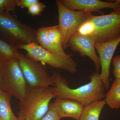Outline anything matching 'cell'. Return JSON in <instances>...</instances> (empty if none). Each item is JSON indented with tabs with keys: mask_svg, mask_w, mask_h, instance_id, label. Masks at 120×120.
Segmentation results:
<instances>
[{
	"mask_svg": "<svg viewBox=\"0 0 120 120\" xmlns=\"http://www.w3.org/2000/svg\"><path fill=\"white\" fill-rule=\"evenodd\" d=\"M51 77L56 98L75 100L85 106L102 100L105 97V85L98 72H94L90 76V82L75 89L70 88L67 80L56 71H54Z\"/></svg>",
	"mask_w": 120,
	"mask_h": 120,
	"instance_id": "cell-1",
	"label": "cell"
},
{
	"mask_svg": "<svg viewBox=\"0 0 120 120\" xmlns=\"http://www.w3.org/2000/svg\"><path fill=\"white\" fill-rule=\"evenodd\" d=\"M0 38L16 47L38 43L37 30L19 20L9 12L0 13Z\"/></svg>",
	"mask_w": 120,
	"mask_h": 120,
	"instance_id": "cell-2",
	"label": "cell"
},
{
	"mask_svg": "<svg viewBox=\"0 0 120 120\" xmlns=\"http://www.w3.org/2000/svg\"><path fill=\"white\" fill-rule=\"evenodd\" d=\"M56 97L54 87L30 89L26 98L20 101L18 117L41 120L49 110L50 101Z\"/></svg>",
	"mask_w": 120,
	"mask_h": 120,
	"instance_id": "cell-3",
	"label": "cell"
},
{
	"mask_svg": "<svg viewBox=\"0 0 120 120\" xmlns=\"http://www.w3.org/2000/svg\"><path fill=\"white\" fill-rule=\"evenodd\" d=\"M24 50L28 58L74 74L77 71V62L71 56L66 57L45 49L38 43H32L17 46Z\"/></svg>",
	"mask_w": 120,
	"mask_h": 120,
	"instance_id": "cell-4",
	"label": "cell"
},
{
	"mask_svg": "<svg viewBox=\"0 0 120 120\" xmlns=\"http://www.w3.org/2000/svg\"><path fill=\"white\" fill-rule=\"evenodd\" d=\"M3 64V90L20 101H23L30 88L20 67L18 58Z\"/></svg>",
	"mask_w": 120,
	"mask_h": 120,
	"instance_id": "cell-5",
	"label": "cell"
},
{
	"mask_svg": "<svg viewBox=\"0 0 120 120\" xmlns=\"http://www.w3.org/2000/svg\"><path fill=\"white\" fill-rule=\"evenodd\" d=\"M20 67L30 89L47 88L54 85L46 64L28 58L21 53L18 57Z\"/></svg>",
	"mask_w": 120,
	"mask_h": 120,
	"instance_id": "cell-6",
	"label": "cell"
},
{
	"mask_svg": "<svg viewBox=\"0 0 120 120\" xmlns=\"http://www.w3.org/2000/svg\"><path fill=\"white\" fill-rule=\"evenodd\" d=\"M87 18L95 27V43L107 42L120 38V9L101 15H94L90 13Z\"/></svg>",
	"mask_w": 120,
	"mask_h": 120,
	"instance_id": "cell-7",
	"label": "cell"
},
{
	"mask_svg": "<svg viewBox=\"0 0 120 120\" xmlns=\"http://www.w3.org/2000/svg\"><path fill=\"white\" fill-rule=\"evenodd\" d=\"M58 13V26L62 35L63 49L68 47V41L90 13L82 11H72L65 8L60 0H56Z\"/></svg>",
	"mask_w": 120,
	"mask_h": 120,
	"instance_id": "cell-8",
	"label": "cell"
},
{
	"mask_svg": "<svg viewBox=\"0 0 120 120\" xmlns=\"http://www.w3.org/2000/svg\"><path fill=\"white\" fill-rule=\"evenodd\" d=\"M120 43V38L103 43H96L95 48L99 55L101 71L100 77L105 85V88L110 86V68L113 56L117 47Z\"/></svg>",
	"mask_w": 120,
	"mask_h": 120,
	"instance_id": "cell-9",
	"label": "cell"
},
{
	"mask_svg": "<svg viewBox=\"0 0 120 120\" xmlns=\"http://www.w3.org/2000/svg\"><path fill=\"white\" fill-rule=\"evenodd\" d=\"M95 41L93 39L75 34L68 41V47L72 50L77 52L83 57L87 56L94 63L96 71L98 72L101 67L99 57L97 55L95 48Z\"/></svg>",
	"mask_w": 120,
	"mask_h": 120,
	"instance_id": "cell-10",
	"label": "cell"
},
{
	"mask_svg": "<svg viewBox=\"0 0 120 120\" xmlns=\"http://www.w3.org/2000/svg\"><path fill=\"white\" fill-rule=\"evenodd\" d=\"M66 8L72 11H82L87 13L96 12L103 14L101 11L105 8L112 9L116 11L117 4L114 1H103L99 0H60Z\"/></svg>",
	"mask_w": 120,
	"mask_h": 120,
	"instance_id": "cell-11",
	"label": "cell"
},
{
	"mask_svg": "<svg viewBox=\"0 0 120 120\" xmlns=\"http://www.w3.org/2000/svg\"><path fill=\"white\" fill-rule=\"evenodd\" d=\"M54 103L60 119L70 117L79 120L84 107L81 102L73 99L56 98Z\"/></svg>",
	"mask_w": 120,
	"mask_h": 120,
	"instance_id": "cell-12",
	"label": "cell"
},
{
	"mask_svg": "<svg viewBox=\"0 0 120 120\" xmlns=\"http://www.w3.org/2000/svg\"><path fill=\"white\" fill-rule=\"evenodd\" d=\"M47 39L50 51L66 57L71 56L67 54L63 49L62 35L58 25L47 27Z\"/></svg>",
	"mask_w": 120,
	"mask_h": 120,
	"instance_id": "cell-13",
	"label": "cell"
},
{
	"mask_svg": "<svg viewBox=\"0 0 120 120\" xmlns=\"http://www.w3.org/2000/svg\"><path fill=\"white\" fill-rule=\"evenodd\" d=\"M12 96L0 89V120H19L13 113L11 105Z\"/></svg>",
	"mask_w": 120,
	"mask_h": 120,
	"instance_id": "cell-14",
	"label": "cell"
},
{
	"mask_svg": "<svg viewBox=\"0 0 120 120\" xmlns=\"http://www.w3.org/2000/svg\"><path fill=\"white\" fill-rule=\"evenodd\" d=\"M106 104L105 99L85 106L79 120H99L101 112Z\"/></svg>",
	"mask_w": 120,
	"mask_h": 120,
	"instance_id": "cell-15",
	"label": "cell"
},
{
	"mask_svg": "<svg viewBox=\"0 0 120 120\" xmlns=\"http://www.w3.org/2000/svg\"><path fill=\"white\" fill-rule=\"evenodd\" d=\"M105 100L112 109L120 108V79L114 80L112 87L105 94Z\"/></svg>",
	"mask_w": 120,
	"mask_h": 120,
	"instance_id": "cell-16",
	"label": "cell"
},
{
	"mask_svg": "<svg viewBox=\"0 0 120 120\" xmlns=\"http://www.w3.org/2000/svg\"><path fill=\"white\" fill-rule=\"evenodd\" d=\"M19 53L16 47L0 38V61L2 63L17 58Z\"/></svg>",
	"mask_w": 120,
	"mask_h": 120,
	"instance_id": "cell-17",
	"label": "cell"
},
{
	"mask_svg": "<svg viewBox=\"0 0 120 120\" xmlns=\"http://www.w3.org/2000/svg\"><path fill=\"white\" fill-rule=\"evenodd\" d=\"M87 16L75 33L79 35L93 39L95 41L96 35L95 27L92 22L88 19Z\"/></svg>",
	"mask_w": 120,
	"mask_h": 120,
	"instance_id": "cell-18",
	"label": "cell"
},
{
	"mask_svg": "<svg viewBox=\"0 0 120 120\" xmlns=\"http://www.w3.org/2000/svg\"><path fill=\"white\" fill-rule=\"evenodd\" d=\"M19 1V0H0V13L9 12L17 17L16 8Z\"/></svg>",
	"mask_w": 120,
	"mask_h": 120,
	"instance_id": "cell-19",
	"label": "cell"
},
{
	"mask_svg": "<svg viewBox=\"0 0 120 120\" xmlns=\"http://www.w3.org/2000/svg\"><path fill=\"white\" fill-rule=\"evenodd\" d=\"M60 120L56 110L54 103H50L47 113L41 120Z\"/></svg>",
	"mask_w": 120,
	"mask_h": 120,
	"instance_id": "cell-20",
	"label": "cell"
},
{
	"mask_svg": "<svg viewBox=\"0 0 120 120\" xmlns=\"http://www.w3.org/2000/svg\"><path fill=\"white\" fill-rule=\"evenodd\" d=\"M45 5L43 3L39 2L33 5L28 9V13L33 16L41 15L46 8Z\"/></svg>",
	"mask_w": 120,
	"mask_h": 120,
	"instance_id": "cell-21",
	"label": "cell"
},
{
	"mask_svg": "<svg viewBox=\"0 0 120 120\" xmlns=\"http://www.w3.org/2000/svg\"><path fill=\"white\" fill-rule=\"evenodd\" d=\"M112 62L113 66L114 76L116 79H120V54L114 57L112 60Z\"/></svg>",
	"mask_w": 120,
	"mask_h": 120,
	"instance_id": "cell-22",
	"label": "cell"
},
{
	"mask_svg": "<svg viewBox=\"0 0 120 120\" xmlns=\"http://www.w3.org/2000/svg\"><path fill=\"white\" fill-rule=\"evenodd\" d=\"M40 2L38 0H19L17 7L22 8H27Z\"/></svg>",
	"mask_w": 120,
	"mask_h": 120,
	"instance_id": "cell-23",
	"label": "cell"
},
{
	"mask_svg": "<svg viewBox=\"0 0 120 120\" xmlns=\"http://www.w3.org/2000/svg\"><path fill=\"white\" fill-rule=\"evenodd\" d=\"M3 69L4 64L0 61V89L3 90Z\"/></svg>",
	"mask_w": 120,
	"mask_h": 120,
	"instance_id": "cell-24",
	"label": "cell"
},
{
	"mask_svg": "<svg viewBox=\"0 0 120 120\" xmlns=\"http://www.w3.org/2000/svg\"><path fill=\"white\" fill-rule=\"evenodd\" d=\"M114 1L117 4V9H120V0H116Z\"/></svg>",
	"mask_w": 120,
	"mask_h": 120,
	"instance_id": "cell-25",
	"label": "cell"
},
{
	"mask_svg": "<svg viewBox=\"0 0 120 120\" xmlns=\"http://www.w3.org/2000/svg\"><path fill=\"white\" fill-rule=\"evenodd\" d=\"M19 120H24V119H22V118H19Z\"/></svg>",
	"mask_w": 120,
	"mask_h": 120,
	"instance_id": "cell-26",
	"label": "cell"
}]
</instances>
